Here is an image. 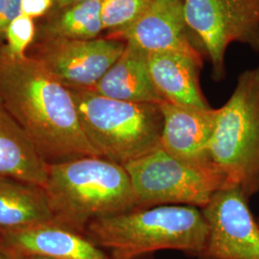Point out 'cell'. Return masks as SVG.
I'll list each match as a JSON object with an SVG mask.
<instances>
[{
    "label": "cell",
    "instance_id": "cell-1",
    "mask_svg": "<svg viewBox=\"0 0 259 259\" xmlns=\"http://www.w3.org/2000/svg\"><path fill=\"white\" fill-rule=\"evenodd\" d=\"M0 105L48 163L99 157L83 132L72 93L36 59L0 53Z\"/></svg>",
    "mask_w": 259,
    "mask_h": 259
},
{
    "label": "cell",
    "instance_id": "cell-22",
    "mask_svg": "<svg viewBox=\"0 0 259 259\" xmlns=\"http://www.w3.org/2000/svg\"><path fill=\"white\" fill-rule=\"evenodd\" d=\"M85 1H90V0H55V7L58 11L60 10L65 9L67 7L73 6L76 4H80Z\"/></svg>",
    "mask_w": 259,
    "mask_h": 259
},
{
    "label": "cell",
    "instance_id": "cell-5",
    "mask_svg": "<svg viewBox=\"0 0 259 259\" xmlns=\"http://www.w3.org/2000/svg\"><path fill=\"white\" fill-rule=\"evenodd\" d=\"M210 157L225 182L247 198L259 192V67L243 71L218 109Z\"/></svg>",
    "mask_w": 259,
    "mask_h": 259
},
{
    "label": "cell",
    "instance_id": "cell-3",
    "mask_svg": "<svg viewBox=\"0 0 259 259\" xmlns=\"http://www.w3.org/2000/svg\"><path fill=\"white\" fill-rule=\"evenodd\" d=\"M44 189L55 224L83 234L98 218L138 208L126 169L103 157L49 163Z\"/></svg>",
    "mask_w": 259,
    "mask_h": 259
},
{
    "label": "cell",
    "instance_id": "cell-14",
    "mask_svg": "<svg viewBox=\"0 0 259 259\" xmlns=\"http://www.w3.org/2000/svg\"><path fill=\"white\" fill-rule=\"evenodd\" d=\"M88 91L127 102H163L150 75L148 54L129 44L100 81Z\"/></svg>",
    "mask_w": 259,
    "mask_h": 259
},
{
    "label": "cell",
    "instance_id": "cell-25",
    "mask_svg": "<svg viewBox=\"0 0 259 259\" xmlns=\"http://www.w3.org/2000/svg\"><path fill=\"white\" fill-rule=\"evenodd\" d=\"M257 222H258L259 224V218H257Z\"/></svg>",
    "mask_w": 259,
    "mask_h": 259
},
{
    "label": "cell",
    "instance_id": "cell-11",
    "mask_svg": "<svg viewBox=\"0 0 259 259\" xmlns=\"http://www.w3.org/2000/svg\"><path fill=\"white\" fill-rule=\"evenodd\" d=\"M163 115L161 148L193 166L216 168L210 157V142L218 109H196L172 103L160 104Z\"/></svg>",
    "mask_w": 259,
    "mask_h": 259
},
{
    "label": "cell",
    "instance_id": "cell-4",
    "mask_svg": "<svg viewBox=\"0 0 259 259\" xmlns=\"http://www.w3.org/2000/svg\"><path fill=\"white\" fill-rule=\"evenodd\" d=\"M69 91L87 139L99 157L125 166L161 148V103L127 102L88 90Z\"/></svg>",
    "mask_w": 259,
    "mask_h": 259
},
{
    "label": "cell",
    "instance_id": "cell-23",
    "mask_svg": "<svg viewBox=\"0 0 259 259\" xmlns=\"http://www.w3.org/2000/svg\"><path fill=\"white\" fill-rule=\"evenodd\" d=\"M9 254V253H8ZM12 259H56L37 254H25V255H11Z\"/></svg>",
    "mask_w": 259,
    "mask_h": 259
},
{
    "label": "cell",
    "instance_id": "cell-12",
    "mask_svg": "<svg viewBox=\"0 0 259 259\" xmlns=\"http://www.w3.org/2000/svg\"><path fill=\"white\" fill-rule=\"evenodd\" d=\"M0 248L10 255L37 254L56 259H110L84 234L55 223L0 232Z\"/></svg>",
    "mask_w": 259,
    "mask_h": 259
},
{
    "label": "cell",
    "instance_id": "cell-21",
    "mask_svg": "<svg viewBox=\"0 0 259 259\" xmlns=\"http://www.w3.org/2000/svg\"><path fill=\"white\" fill-rule=\"evenodd\" d=\"M55 0H21V14L31 19H37L46 15Z\"/></svg>",
    "mask_w": 259,
    "mask_h": 259
},
{
    "label": "cell",
    "instance_id": "cell-2",
    "mask_svg": "<svg viewBox=\"0 0 259 259\" xmlns=\"http://www.w3.org/2000/svg\"><path fill=\"white\" fill-rule=\"evenodd\" d=\"M207 224L200 208L157 205L98 218L84 235L110 259H141L161 250L200 257L207 240Z\"/></svg>",
    "mask_w": 259,
    "mask_h": 259
},
{
    "label": "cell",
    "instance_id": "cell-16",
    "mask_svg": "<svg viewBox=\"0 0 259 259\" xmlns=\"http://www.w3.org/2000/svg\"><path fill=\"white\" fill-rule=\"evenodd\" d=\"M55 223L45 189L0 177V232Z\"/></svg>",
    "mask_w": 259,
    "mask_h": 259
},
{
    "label": "cell",
    "instance_id": "cell-7",
    "mask_svg": "<svg viewBox=\"0 0 259 259\" xmlns=\"http://www.w3.org/2000/svg\"><path fill=\"white\" fill-rule=\"evenodd\" d=\"M185 16L195 47L211 64L215 81L226 77V52L232 42L259 54V0H185Z\"/></svg>",
    "mask_w": 259,
    "mask_h": 259
},
{
    "label": "cell",
    "instance_id": "cell-10",
    "mask_svg": "<svg viewBox=\"0 0 259 259\" xmlns=\"http://www.w3.org/2000/svg\"><path fill=\"white\" fill-rule=\"evenodd\" d=\"M107 37L132 45L147 54L177 52L203 57L186 24L185 0H153L135 23Z\"/></svg>",
    "mask_w": 259,
    "mask_h": 259
},
{
    "label": "cell",
    "instance_id": "cell-17",
    "mask_svg": "<svg viewBox=\"0 0 259 259\" xmlns=\"http://www.w3.org/2000/svg\"><path fill=\"white\" fill-rule=\"evenodd\" d=\"M104 31L101 0H90L60 10L47 26L48 38L93 39Z\"/></svg>",
    "mask_w": 259,
    "mask_h": 259
},
{
    "label": "cell",
    "instance_id": "cell-6",
    "mask_svg": "<svg viewBox=\"0 0 259 259\" xmlns=\"http://www.w3.org/2000/svg\"><path fill=\"white\" fill-rule=\"evenodd\" d=\"M129 174L138 208L176 204L204 208L225 188L217 168H201L170 156L162 148L130 162Z\"/></svg>",
    "mask_w": 259,
    "mask_h": 259
},
{
    "label": "cell",
    "instance_id": "cell-20",
    "mask_svg": "<svg viewBox=\"0 0 259 259\" xmlns=\"http://www.w3.org/2000/svg\"><path fill=\"white\" fill-rule=\"evenodd\" d=\"M21 15V0H0V34Z\"/></svg>",
    "mask_w": 259,
    "mask_h": 259
},
{
    "label": "cell",
    "instance_id": "cell-13",
    "mask_svg": "<svg viewBox=\"0 0 259 259\" xmlns=\"http://www.w3.org/2000/svg\"><path fill=\"white\" fill-rule=\"evenodd\" d=\"M149 71L163 101L196 109H210L200 84L203 57L177 52L148 54Z\"/></svg>",
    "mask_w": 259,
    "mask_h": 259
},
{
    "label": "cell",
    "instance_id": "cell-15",
    "mask_svg": "<svg viewBox=\"0 0 259 259\" xmlns=\"http://www.w3.org/2000/svg\"><path fill=\"white\" fill-rule=\"evenodd\" d=\"M49 163L0 105V177L45 187Z\"/></svg>",
    "mask_w": 259,
    "mask_h": 259
},
{
    "label": "cell",
    "instance_id": "cell-8",
    "mask_svg": "<svg viewBox=\"0 0 259 259\" xmlns=\"http://www.w3.org/2000/svg\"><path fill=\"white\" fill-rule=\"evenodd\" d=\"M249 200L240 189L225 187L201 209L208 233L199 259H259V224Z\"/></svg>",
    "mask_w": 259,
    "mask_h": 259
},
{
    "label": "cell",
    "instance_id": "cell-9",
    "mask_svg": "<svg viewBox=\"0 0 259 259\" xmlns=\"http://www.w3.org/2000/svg\"><path fill=\"white\" fill-rule=\"evenodd\" d=\"M126 44L110 37L48 38L37 57L47 71L69 90H92L122 55Z\"/></svg>",
    "mask_w": 259,
    "mask_h": 259
},
{
    "label": "cell",
    "instance_id": "cell-24",
    "mask_svg": "<svg viewBox=\"0 0 259 259\" xmlns=\"http://www.w3.org/2000/svg\"><path fill=\"white\" fill-rule=\"evenodd\" d=\"M0 259H12L11 255L0 248Z\"/></svg>",
    "mask_w": 259,
    "mask_h": 259
},
{
    "label": "cell",
    "instance_id": "cell-18",
    "mask_svg": "<svg viewBox=\"0 0 259 259\" xmlns=\"http://www.w3.org/2000/svg\"><path fill=\"white\" fill-rule=\"evenodd\" d=\"M152 2L153 0H101L104 31L111 35L129 27L144 14Z\"/></svg>",
    "mask_w": 259,
    "mask_h": 259
},
{
    "label": "cell",
    "instance_id": "cell-19",
    "mask_svg": "<svg viewBox=\"0 0 259 259\" xmlns=\"http://www.w3.org/2000/svg\"><path fill=\"white\" fill-rule=\"evenodd\" d=\"M5 34L7 37V48L4 53L13 59L26 57L25 52L36 34L34 19L21 14L10 23Z\"/></svg>",
    "mask_w": 259,
    "mask_h": 259
}]
</instances>
